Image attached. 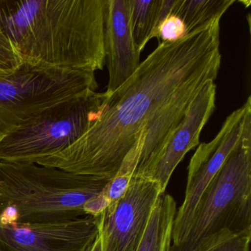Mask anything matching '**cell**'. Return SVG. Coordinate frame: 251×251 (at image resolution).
I'll list each match as a JSON object with an SVG mask.
<instances>
[{"label":"cell","instance_id":"4","mask_svg":"<svg viewBox=\"0 0 251 251\" xmlns=\"http://www.w3.org/2000/svg\"><path fill=\"white\" fill-rule=\"evenodd\" d=\"M251 230V123L195 208L187 236L168 251H202L222 235Z\"/></svg>","mask_w":251,"mask_h":251},{"label":"cell","instance_id":"5","mask_svg":"<svg viewBox=\"0 0 251 251\" xmlns=\"http://www.w3.org/2000/svg\"><path fill=\"white\" fill-rule=\"evenodd\" d=\"M98 88L92 72L30 62L0 72V142L47 108Z\"/></svg>","mask_w":251,"mask_h":251},{"label":"cell","instance_id":"17","mask_svg":"<svg viewBox=\"0 0 251 251\" xmlns=\"http://www.w3.org/2000/svg\"><path fill=\"white\" fill-rule=\"evenodd\" d=\"M23 59L8 35L0 25V72L8 73L21 67Z\"/></svg>","mask_w":251,"mask_h":251},{"label":"cell","instance_id":"8","mask_svg":"<svg viewBox=\"0 0 251 251\" xmlns=\"http://www.w3.org/2000/svg\"><path fill=\"white\" fill-rule=\"evenodd\" d=\"M157 182L133 176L123 198L101 214L102 251H137L158 197Z\"/></svg>","mask_w":251,"mask_h":251},{"label":"cell","instance_id":"1","mask_svg":"<svg viewBox=\"0 0 251 251\" xmlns=\"http://www.w3.org/2000/svg\"><path fill=\"white\" fill-rule=\"evenodd\" d=\"M220 20L175 42L160 44L135 73L108 94L100 118L74 145L38 161L69 173L111 180L126 155L142 176L174 134L202 86L221 65Z\"/></svg>","mask_w":251,"mask_h":251},{"label":"cell","instance_id":"12","mask_svg":"<svg viewBox=\"0 0 251 251\" xmlns=\"http://www.w3.org/2000/svg\"><path fill=\"white\" fill-rule=\"evenodd\" d=\"M176 202L168 194L158 197L137 251H168L176 217Z\"/></svg>","mask_w":251,"mask_h":251},{"label":"cell","instance_id":"10","mask_svg":"<svg viewBox=\"0 0 251 251\" xmlns=\"http://www.w3.org/2000/svg\"><path fill=\"white\" fill-rule=\"evenodd\" d=\"M216 90L214 80L202 86L164 151L141 176L157 182L164 193L179 163L189 151L200 145L201 131L215 109Z\"/></svg>","mask_w":251,"mask_h":251},{"label":"cell","instance_id":"6","mask_svg":"<svg viewBox=\"0 0 251 251\" xmlns=\"http://www.w3.org/2000/svg\"><path fill=\"white\" fill-rule=\"evenodd\" d=\"M108 97L88 91L47 108L0 142V161L36 164L65 151L100 118Z\"/></svg>","mask_w":251,"mask_h":251},{"label":"cell","instance_id":"7","mask_svg":"<svg viewBox=\"0 0 251 251\" xmlns=\"http://www.w3.org/2000/svg\"><path fill=\"white\" fill-rule=\"evenodd\" d=\"M250 123L251 98L248 97L242 107L226 118L213 140L198 146L188 167L184 201L176 211L172 233V246H178L186 239L195 208L202 194L220 171Z\"/></svg>","mask_w":251,"mask_h":251},{"label":"cell","instance_id":"15","mask_svg":"<svg viewBox=\"0 0 251 251\" xmlns=\"http://www.w3.org/2000/svg\"><path fill=\"white\" fill-rule=\"evenodd\" d=\"M251 230L220 236L202 251H249Z\"/></svg>","mask_w":251,"mask_h":251},{"label":"cell","instance_id":"2","mask_svg":"<svg viewBox=\"0 0 251 251\" xmlns=\"http://www.w3.org/2000/svg\"><path fill=\"white\" fill-rule=\"evenodd\" d=\"M107 0H0V25L23 62L95 73L105 66Z\"/></svg>","mask_w":251,"mask_h":251},{"label":"cell","instance_id":"14","mask_svg":"<svg viewBox=\"0 0 251 251\" xmlns=\"http://www.w3.org/2000/svg\"><path fill=\"white\" fill-rule=\"evenodd\" d=\"M161 0H129L130 25L136 49L142 52L149 42Z\"/></svg>","mask_w":251,"mask_h":251},{"label":"cell","instance_id":"9","mask_svg":"<svg viewBox=\"0 0 251 251\" xmlns=\"http://www.w3.org/2000/svg\"><path fill=\"white\" fill-rule=\"evenodd\" d=\"M100 216L58 223L0 222V251H86L99 234Z\"/></svg>","mask_w":251,"mask_h":251},{"label":"cell","instance_id":"11","mask_svg":"<svg viewBox=\"0 0 251 251\" xmlns=\"http://www.w3.org/2000/svg\"><path fill=\"white\" fill-rule=\"evenodd\" d=\"M105 65L108 71L107 94L121 86L140 64L130 25L129 0H107L104 27Z\"/></svg>","mask_w":251,"mask_h":251},{"label":"cell","instance_id":"16","mask_svg":"<svg viewBox=\"0 0 251 251\" xmlns=\"http://www.w3.org/2000/svg\"><path fill=\"white\" fill-rule=\"evenodd\" d=\"M186 34L184 23L177 16L170 14L157 27L151 39L157 38L160 44L175 42L183 39Z\"/></svg>","mask_w":251,"mask_h":251},{"label":"cell","instance_id":"18","mask_svg":"<svg viewBox=\"0 0 251 251\" xmlns=\"http://www.w3.org/2000/svg\"><path fill=\"white\" fill-rule=\"evenodd\" d=\"M86 251H102V239L100 235L98 234L95 242L91 245Z\"/></svg>","mask_w":251,"mask_h":251},{"label":"cell","instance_id":"13","mask_svg":"<svg viewBox=\"0 0 251 251\" xmlns=\"http://www.w3.org/2000/svg\"><path fill=\"white\" fill-rule=\"evenodd\" d=\"M235 0H175L171 14L184 23L186 34L220 20Z\"/></svg>","mask_w":251,"mask_h":251},{"label":"cell","instance_id":"3","mask_svg":"<svg viewBox=\"0 0 251 251\" xmlns=\"http://www.w3.org/2000/svg\"><path fill=\"white\" fill-rule=\"evenodd\" d=\"M108 180L55 167L0 161V222L50 223L86 216Z\"/></svg>","mask_w":251,"mask_h":251}]
</instances>
